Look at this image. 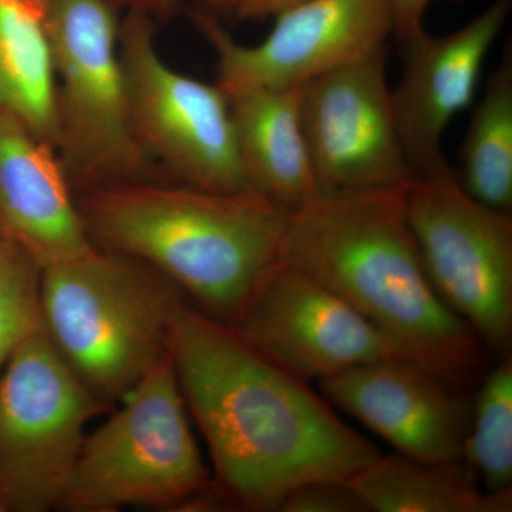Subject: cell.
I'll list each match as a JSON object with an SVG mask.
<instances>
[{
    "label": "cell",
    "mask_w": 512,
    "mask_h": 512,
    "mask_svg": "<svg viewBox=\"0 0 512 512\" xmlns=\"http://www.w3.org/2000/svg\"><path fill=\"white\" fill-rule=\"evenodd\" d=\"M464 463L483 480L485 491L512 490V360L485 376L471 413Z\"/></svg>",
    "instance_id": "obj_20"
},
{
    "label": "cell",
    "mask_w": 512,
    "mask_h": 512,
    "mask_svg": "<svg viewBox=\"0 0 512 512\" xmlns=\"http://www.w3.org/2000/svg\"><path fill=\"white\" fill-rule=\"evenodd\" d=\"M436 0H392L394 15L393 35L404 42L424 29V15Z\"/></svg>",
    "instance_id": "obj_23"
},
{
    "label": "cell",
    "mask_w": 512,
    "mask_h": 512,
    "mask_svg": "<svg viewBox=\"0 0 512 512\" xmlns=\"http://www.w3.org/2000/svg\"><path fill=\"white\" fill-rule=\"evenodd\" d=\"M110 410L74 375L46 333L33 336L0 375V505L3 511L59 508L86 440Z\"/></svg>",
    "instance_id": "obj_7"
},
{
    "label": "cell",
    "mask_w": 512,
    "mask_h": 512,
    "mask_svg": "<svg viewBox=\"0 0 512 512\" xmlns=\"http://www.w3.org/2000/svg\"><path fill=\"white\" fill-rule=\"evenodd\" d=\"M56 77V150L73 188L161 180L128 120L111 0H47Z\"/></svg>",
    "instance_id": "obj_6"
},
{
    "label": "cell",
    "mask_w": 512,
    "mask_h": 512,
    "mask_svg": "<svg viewBox=\"0 0 512 512\" xmlns=\"http://www.w3.org/2000/svg\"><path fill=\"white\" fill-rule=\"evenodd\" d=\"M232 329L292 375L328 379L349 367L402 357L365 316L318 279L284 261L256 286Z\"/></svg>",
    "instance_id": "obj_12"
},
{
    "label": "cell",
    "mask_w": 512,
    "mask_h": 512,
    "mask_svg": "<svg viewBox=\"0 0 512 512\" xmlns=\"http://www.w3.org/2000/svg\"><path fill=\"white\" fill-rule=\"evenodd\" d=\"M407 188L320 191L288 212L279 261L338 293L404 359L463 390L484 345L431 284L407 222Z\"/></svg>",
    "instance_id": "obj_2"
},
{
    "label": "cell",
    "mask_w": 512,
    "mask_h": 512,
    "mask_svg": "<svg viewBox=\"0 0 512 512\" xmlns=\"http://www.w3.org/2000/svg\"><path fill=\"white\" fill-rule=\"evenodd\" d=\"M128 120L138 146L177 183L221 192L251 190L239 163L231 107L218 87L185 76L158 53L146 12L120 25Z\"/></svg>",
    "instance_id": "obj_8"
},
{
    "label": "cell",
    "mask_w": 512,
    "mask_h": 512,
    "mask_svg": "<svg viewBox=\"0 0 512 512\" xmlns=\"http://www.w3.org/2000/svg\"><path fill=\"white\" fill-rule=\"evenodd\" d=\"M308 0H227L224 10L241 20L276 18Z\"/></svg>",
    "instance_id": "obj_24"
},
{
    "label": "cell",
    "mask_w": 512,
    "mask_h": 512,
    "mask_svg": "<svg viewBox=\"0 0 512 512\" xmlns=\"http://www.w3.org/2000/svg\"><path fill=\"white\" fill-rule=\"evenodd\" d=\"M320 387L402 456L429 464L463 461L473 407L460 389L412 360L362 363L320 380Z\"/></svg>",
    "instance_id": "obj_13"
},
{
    "label": "cell",
    "mask_w": 512,
    "mask_h": 512,
    "mask_svg": "<svg viewBox=\"0 0 512 512\" xmlns=\"http://www.w3.org/2000/svg\"><path fill=\"white\" fill-rule=\"evenodd\" d=\"M2 511H3V508H2V505H0V512H2Z\"/></svg>",
    "instance_id": "obj_26"
},
{
    "label": "cell",
    "mask_w": 512,
    "mask_h": 512,
    "mask_svg": "<svg viewBox=\"0 0 512 512\" xmlns=\"http://www.w3.org/2000/svg\"><path fill=\"white\" fill-rule=\"evenodd\" d=\"M248 187L286 211L322 191L303 134L299 87L254 90L229 100Z\"/></svg>",
    "instance_id": "obj_16"
},
{
    "label": "cell",
    "mask_w": 512,
    "mask_h": 512,
    "mask_svg": "<svg viewBox=\"0 0 512 512\" xmlns=\"http://www.w3.org/2000/svg\"><path fill=\"white\" fill-rule=\"evenodd\" d=\"M76 200L96 247L151 266L227 325L278 264L288 217L252 190L163 180L96 185Z\"/></svg>",
    "instance_id": "obj_3"
},
{
    "label": "cell",
    "mask_w": 512,
    "mask_h": 512,
    "mask_svg": "<svg viewBox=\"0 0 512 512\" xmlns=\"http://www.w3.org/2000/svg\"><path fill=\"white\" fill-rule=\"evenodd\" d=\"M183 292L144 262L94 247L42 274L45 333L101 402L119 403L168 356Z\"/></svg>",
    "instance_id": "obj_4"
},
{
    "label": "cell",
    "mask_w": 512,
    "mask_h": 512,
    "mask_svg": "<svg viewBox=\"0 0 512 512\" xmlns=\"http://www.w3.org/2000/svg\"><path fill=\"white\" fill-rule=\"evenodd\" d=\"M474 477L464 461L429 464L397 453L380 454L348 483L370 511H512V490H481Z\"/></svg>",
    "instance_id": "obj_17"
},
{
    "label": "cell",
    "mask_w": 512,
    "mask_h": 512,
    "mask_svg": "<svg viewBox=\"0 0 512 512\" xmlns=\"http://www.w3.org/2000/svg\"><path fill=\"white\" fill-rule=\"evenodd\" d=\"M168 355L224 507L279 511L301 485L349 481L380 456L305 380L185 301L171 320Z\"/></svg>",
    "instance_id": "obj_1"
},
{
    "label": "cell",
    "mask_w": 512,
    "mask_h": 512,
    "mask_svg": "<svg viewBox=\"0 0 512 512\" xmlns=\"http://www.w3.org/2000/svg\"><path fill=\"white\" fill-rule=\"evenodd\" d=\"M309 156L322 191L404 190L416 180L376 50L299 87Z\"/></svg>",
    "instance_id": "obj_10"
},
{
    "label": "cell",
    "mask_w": 512,
    "mask_h": 512,
    "mask_svg": "<svg viewBox=\"0 0 512 512\" xmlns=\"http://www.w3.org/2000/svg\"><path fill=\"white\" fill-rule=\"evenodd\" d=\"M59 153L26 121L0 110V237L42 268L94 247Z\"/></svg>",
    "instance_id": "obj_15"
},
{
    "label": "cell",
    "mask_w": 512,
    "mask_h": 512,
    "mask_svg": "<svg viewBox=\"0 0 512 512\" xmlns=\"http://www.w3.org/2000/svg\"><path fill=\"white\" fill-rule=\"evenodd\" d=\"M0 110L56 148V77L47 0H0Z\"/></svg>",
    "instance_id": "obj_18"
},
{
    "label": "cell",
    "mask_w": 512,
    "mask_h": 512,
    "mask_svg": "<svg viewBox=\"0 0 512 512\" xmlns=\"http://www.w3.org/2000/svg\"><path fill=\"white\" fill-rule=\"evenodd\" d=\"M458 183L473 200L510 214L512 208V50L485 84L460 148Z\"/></svg>",
    "instance_id": "obj_19"
},
{
    "label": "cell",
    "mask_w": 512,
    "mask_h": 512,
    "mask_svg": "<svg viewBox=\"0 0 512 512\" xmlns=\"http://www.w3.org/2000/svg\"><path fill=\"white\" fill-rule=\"evenodd\" d=\"M406 215L441 299L484 346L507 355L512 339V220L470 197L453 170L417 177Z\"/></svg>",
    "instance_id": "obj_9"
},
{
    "label": "cell",
    "mask_w": 512,
    "mask_h": 512,
    "mask_svg": "<svg viewBox=\"0 0 512 512\" xmlns=\"http://www.w3.org/2000/svg\"><path fill=\"white\" fill-rule=\"evenodd\" d=\"M274 19L262 42L245 46L211 13H195V25L217 56V84L228 100L254 90L301 87L383 49L394 30L392 0H308Z\"/></svg>",
    "instance_id": "obj_11"
},
{
    "label": "cell",
    "mask_w": 512,
    "mask_h": 512,
    "mask_svg": "<svg viewBox=\"0 0 512 512\" xmlns=\"http://www.w3.org/2000/svg\"><path fill=\"white\" fill-rule=\"evenodd\" d=\"M281 512L370 511L348 481L319 480L303 484L286 495Z\"/></svg>",
    "instance_id": "obj_22"
},
{
    "label": "cell",
    "mask_w": 512,
    "mask_h": 512,
    "mask_svg": "<svg viewBox=\"0 0 512 512\" xmlns=\"http://www.w3.org/2000/svg\"><path fill=\"white\" fill-rule=\"evenodd\" d=\"M512 0H494L477 18L446 36L426 30L404 40L402 79L392 90L404 153L416 177L450 170L444 131L476 99L485 59L503 32Z\"/></svg>",
    "instance_id": "obj_14"
},
{
    "label": "cell",
    "mask_w": 512,
    "mask_h": 512,
    "mask_svg": "<svg viewBox=\"0 0 512 512\" xmlns=\"http://www.w3.org/2000/svg\"><path fill=\"white\" fill-rule=\"evenodd\" d=\"M87 434L60 510H188L211 487L168 355Z\"/></svg>",
    "instance_id": "obj_5"
},
{
    "label": "cell",
    "mask_w": 512,
    "mask_h": 512,
    "mask_svg": "<svg viewBox=\"0 0 512 512\" xmlns=\"http://www.w3.org/2000/svg\"><path fill=\"white\" fill-rule=\"evenodd\" d=\"M124 2L133 5V9L147 13V10L154 8L161 9L164 8V6L173 5L177 0H124ZM195 2L205 3V5L212 6V8L224 9L227 0H195Z\"/></svg>",
    "instance_id": "obj_25"
},
{
    "label": "cell",
    "mask_w": 512,
    "mask_h": 512,
    "mask_svg": "<svg viewBox=\"0 0 512 512\" xmlns=\"http://www.w3.org/2000/svg\"><path fill=\"white\" fill-rule=\"evenodd\" d=\"M42 274L29 252L0 237V375L28 340L45 332Z\"/></svg>",
    "instance_id": "obj_21"
}]
</instances>
